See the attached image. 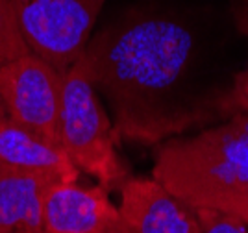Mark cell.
Here are the masks:
<instances>
[{
  "label": "cell",
  "instance_id": "obj_5",
  "mask_svg": "<svg viewBox=\"0 0 248 233\" xmlns=\"http://www.w3.org/2000/svg\"><path fill=\"white\" fill-rule=\"evenodd\" d=\"M63 74L33 52L0 69V98L6 106V115L56 146H62Z\"/></svg>",
  "mask_w": 248,
  "mask_h": 233
},
{
  "label": "cell",
  "instance_id": "obj_2",
  "mask_svg": "<svg viewBox=\"0 0 248 233\" xmlns=\"http://www.w3.org/2000/svg\"><path fill=\"white\" fill-rule=\"evenodd\" d=\"M154 178L195 211L237 218L248 209V115L165 142L155 155Z\"/></svg>",
  "mask_w": 248,
  "mask_h": 233
},
{
  "label": "cell",
  "instance_id": "obj_12",
  "mask_svg": "<svg viewBox=\"0 0 248 233\" xmlns=\"http://www.w3.org/2000/svg\"><path fill=\"white\" fill-rule=\"evenodd\" d=\"M202 233H248V226L239 218L218 211H197Z\"/></svg>",
  "mask_w": 248,
  "mask_h": 233
},
{
  "label": "cell",
  "instance_id": "obj_3",
  "mask_svg": "<svg viewBox=\"0 0 248 233\" xmlns=\"http://www.w3.org/2000/svg\"><path fill=\"white\" fill-rule=\"evenodd\" d=\"M60 135L63 150L78 171L94 176L106 191L123 187L128 171L117 154L119 137L100 104L85 54L63 74Z\"/></svg>",
  "mask_w": 248,
  "mask_h": 233
},
{
  "label": "cell",
  "instance_id": "obj_1",
  "mask_svg": "<svg viewBox=\"0 0 248 233\" xmlns=\"http://www.w3.org/2000/svg\"><path fill=\"white\" fill-rule=\"evenodd\" d=\"M91 80L109 104L117 137L157 142L204 119L191 87L198 47L169 17H128L87 43Z\"/></svg>",
  "mask_w": 248,
  "mask_h": 233
},
{
  "label": "cell",
  "instance_id": "obj_9",
  "mask_svg": "<svg viewBox=\"0 0 248 233\" xmlns=\"http://www.w3.org/2000/svg\"><path fill=\"white\" fill-rule=\"evenodd\" d=\"M52 183L58 182L0 167V233L43 230V200Z\"/></svg>",
  "mask_w": 248,
  "mask_h": 233
},
{
  "label": "cell",
  "instance_id": "obj_6",
  "mask_svg": "<svg viewBox=\"0 0 248 233\" xmlns=\"http://www.w3.org/2000/svg\"><path fill=\"white\" fill-rule=\"evenodd\" d=\"M43 230L46 233H132L102 185L83 187L76 182H58L46 189Z\"/></svg>",
  "mask_w": 248,
  "mask_h": 233
},
{
  "label": "cell",
  "instance_id": "obj_14",
  "mask_svg": "<svg viewBox=\"0 0 248 233\" xmlns=\"http://www.w3.org/2000/svg\"><path fill=\"white\" fill-rule=\"evenodd\" d=\"M237 218H239V220H241V222H245V224H247V226H248V209H247V211H243V213L239 215Z\"/></svg>",
  "mask_w": 248,
  "mask_h": 233
},
{
  "label": "cell",
  "instance_id": "obj_15",
  "mask_svg": "<svg viewBox=\"0 0 248 233\" xmlns=\"http://www.w3.org/2000/svg\"><path fill=\"white\" fill-rule=\"evenodd\" d=\"M4 117H8V115H6V106H4V102L0 98V119H4Z\"/></svg>",
  "mask_w": 248,
  "mask_h": 233
},
{
  "label": "cell",
  "instance_id": "obj_13",
  "mask_svg": "<svg viewBox=\"0 0 248 233\" xmlns=\"http://www.w3.org/2000/svg\"><path fill=\"white\" fill-rule=\"evenodd\" d=\"M241 28L248 35V2L245 6V10H243V15H241Z\"/></svg>",
  "mask_w": 248,
  "mask_h": 233
},
{
  "label": "cell",
  "instance_id": "obj_8",
  "mask_svg": "<svg viewBox=\"0 0 248 233\" xmlns=\"http://www.w3.org/2000/svg\"><path fill=\"white\" fill-rule=\"evenodd\" d=\"M0 167L54 182H76L80 174L62 146L45 141L10 117L0 119Z\"/></svg>",
  "mask_w": 248,
  "mask_h": 233
},
{
  "label": "cell",
  "instance_id": "obj_4",
  "mask_svg": "<svg viewBox=\"0 0 248 233\" xmlns=\"http://www.w3.org/2000/svg\"><path fill=\"white\" fill-rule=\"evenodd\" d=\"M108 0H13L30 52L65 72L91 41Z\"/></svg>",
  "mask_w": 248,
  "mask_h": 233
},
{
  "label": "cell",
  "instance_id": "obj_7",
  "mask_svg": "<svg viewBox=\"0 0 248 233\" xmlns=\"http://www.w3.org/2000/svg\"><path fill=\"white\" fill-rule=\"evenodd\" d=\"M119 209L132 233H202L197 211L155 178H128L121 187Z\"/></svg>",
  "mask_w": 248,
  "mask_h": 233
},
{
  "label": "cell",
  "instance_id": "obj_16",
  "mask_svg": "<svg viewBox=\"0 0 248 233\" xmlns=\"http://www.w3.org/2000/svg\"><path fill=\"white\" fill-rule=\"evenodd\" d=\"M22 233H46L45 230H31V232H22Z\"/></svg>",
  "mask_w": 248,
  "mask_h": 233
},
{
  "label": "cell",
  "instance_id": "obj_10",
  "mask_svg": "<svg viewBox=\"0 0 248 233\" xmlns=\"http://www.w3.org/2000/svg\"><path fill=\"white\" fill-rule=\"evenodd\" d=\"M28 52L13 0H0V69Z\"/></svg>",
  "mask_w": 248,
  "mask_h": 233
},
{
  "label": "cell",
  "instance_id": "obj_11",
  "mask_svg": "<svg viewBox=\"0 0 248 233\" xmlns=\"http://www.w3.org/2000/svg\"><path fill=\"white\" fill-rule=\"evenodd\" d=\"M218 108L228 117L248 115V69L235 76L230 91L220 96Z\"/></svg>",
  "mask_w": 248,
  "mask_h": 233
}]
</instances>
